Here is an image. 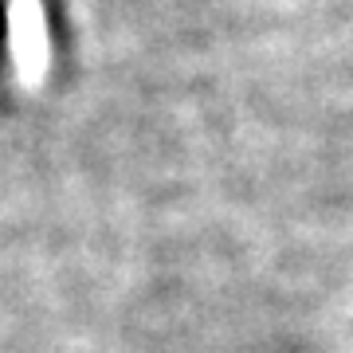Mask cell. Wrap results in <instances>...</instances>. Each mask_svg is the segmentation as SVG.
I'll return each mask as SVG.
<instances>
[{"mask_svg":"<svg viewBox=\"0 0 353 353\" xmlns=\"http://www.w3.org/2000/svg\"><path fill=\"white\" fill-rule=\"evenodd\" d=\"M0 43H4V12H0Z\"/></svg>","mask_w":353,"mask_h":353,"instance_id":"1","label":"cell"}]
</instances>
